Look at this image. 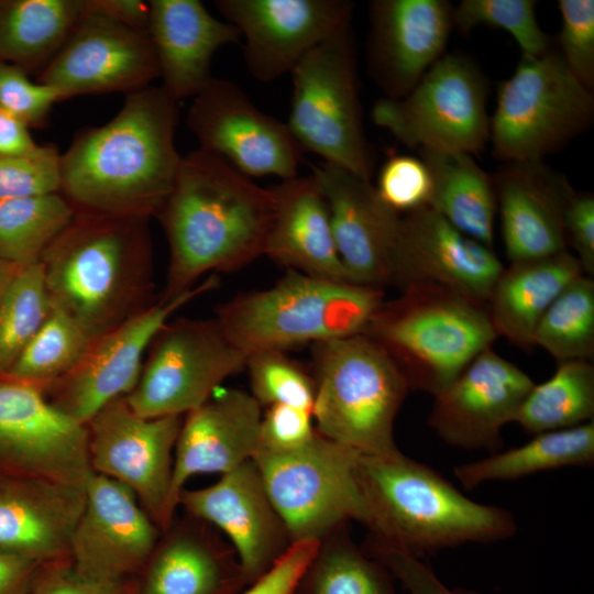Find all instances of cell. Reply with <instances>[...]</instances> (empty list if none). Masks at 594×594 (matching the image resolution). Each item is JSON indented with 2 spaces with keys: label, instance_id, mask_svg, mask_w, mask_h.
<instances>
[{
  "label": "cell",
  "instance_id": "10",
  "mask_svg": "<svg viewBox=\"0 0 594 594\" xmlns=\"http://www.w3.org/2000/svg\"><path fill=\"white\" fill-rule=\"evenodd\" d=\"M360 452L317 431L302 447L257 449L255 463L293 542L320 541L351 520L370 526L358 472Z\"/></svg>",
  "mask_w": 594,
  "mask_h": 594
},
{
  "label": "cell",
  "instance_id": "30",
  "mask_svg": "<svg viewBox=\"0 0 594 594\" xmlns=\"http://www.w3.org/2000/svg\"><path fill=\"white\" fill-rule=\"evenodd\" d=\"M167 530L136 594H241L249 586L231 546L190 525Z\"/></svg>",
  "mask_w": 594,
  "mask_h": 594
},
{
  "label": "cell",
  "instance_id": "22",
  "mask_svg": "<svg viewBox=\"0 0 594 594\" xmlns=\"http://www.w3.org/2000/svg\"><path fill=\"white\" fill-rule=\"evenodd\" d=\"M534 385L517 365L486 349L433 396L428 425L452 447L498 452L503 427L514 421Z\"/></svg>",
  "mask_w": 594,
  "mask_h": 594
},
{
  "label": "cell",
  "instance_id": "55",
  "mask_svg": "<svg viewBox=\"0 0 594 594\" xmlns=\"http://www.w3.org/2000/svg\"><path fill=\"white\" fill-rule=\"evenodd\" d=\"M18 268V266L0 260V296Z\"/></svg>",
  "mask_w": 594,
  "mask_h": 594
},
{
  "label": "cell",
  "instance_id": "49",
  "mask_svg": "<svg viewBox=\"0 0 594 594\" xmlns=\"http://www.w3.org/2000/svg\"><path fill=\"white\" fill-rule=\"evenodd\" d=\"M132 581L107 583L78 574L66 560L46 563L26 594H136Z\"/></svg>",
  "mask_w": 594,
  "mask_h": 594
},
{
  "label": "cell",
  "instance_id": "23",
  "mask_svg": "<svg viewBox=\"0 0 594 594\" xmlns=\"http://www.w3.org/2000/svg\"><path fill=\"white\" fill-rule=\"evenodd\" d=\"M447 0H374L367 63L385 97H405L443 55L453 25Z\"/></svg>",
  "mask_w": 594,
  "mask_h": 594
},
{
  "label": "cell",
  "instance_id": "13",
  "mask_svg": "<svg viewBox=\"0 0 594 594\" xmlns=\"http://www.w3.org/2000/svg\"><path fill=\"white\" fill-rule=\"evenodd\" d=\"M182 422L183 416L142 417L123 396L86 425L92 471L128 486L162 531L175 515L170 488Z\"/></svg>",
  "mask_w": 594,
  "mask_h": 594
},
{
  "label": "cell",
  "instance_id": "41",
  "mask_svg": "<svg viewBox=\"0 0 594 594\" xmlns=\"http://www.w3.org/2000/svg\"><path fill=\"white\" fill-rule=\"evenodd\" d=\"M534 0H462L453 11V25L468 34L487 25L508 32L521 50V56L538 57L550 48V37L540 28Z\"/></svg>",
  "mask_w": 594,
  "mask_h": 594
},
{
  "label": "cell",
  "instance_id": "51",
  "mask_svg": "<svg viewBox=\"0 0 594 594\" xmlns=\"http://www.w3.org/2000/svg\"><path fill=\"white\" fill-rule=\"evenodd\" d=\"M568 248L572 246L583 273L594 275V196L574 193L564 219Z\"/></svg>",
  "mask_w": 594,
  "mask_h": 594
},
{
  "label": "cell",
  "instance_id": "24",
  "mask_svg": "<svg viewBox=\"0 0 594 594\" xmlns=\"http://www.w3.org/2000/svg\"><path fill=\"white\" fill-rule=\"evenodd\" d=\"M311 175L324 195L349 282L381 289L389 286L402 216L380 198L371 179L328 163L315 166Z\"/></svg>",
  "mask_w": 594,
  "mask_h": 594
},
{
  "label": "cell",
  "instance_id": "50",
  "mask_svg": "<svg viewBox=\"0 0 594 594\" xmlns=\"http://www.w3.org/2000/svg\"><path fill=\"white\" fill-rule=\"evenodd\" d=\"M318 544V540L293 543L268 572L249 585L241 594H294Z\"/></svg>",
  "mask_w": 594,
  "mask_h": 594
},
{
  "label": "cell",
  "instance_id": "37",
  "mask_svg": "<svg viewBox=\"0 0 594 594\" xmlns=\"http://www.w3.org/2000/svg\"><path fill=\"white\" fill-rule=\"evenodd\" d=\"M74 215L61 193L0 200V260L18 267L40 263Z\"/></svg>",
  "mask_w": 594,
  "mask_h": 594
},
{
  "label": "cell",
  "instance_id": "5",
  "mask_svg": "<svg viewBox=\"0 0 594 594\" xmlns=\"http://www.w3.org/2000/svg\"><path fill=\"white\" fill-rule=\"evenodd\" d=\"M362 333L391 356L409 388L432 396L498 338L485 305L426 284L384 300Z\"/></svg>",
  "mask_w": 594,
  "mask_h": 594
},
{
  "label": "cell",
  "instance_id": "28",
  "mask_svg": "<svg viewBox=\"0 0 594 594\" xmlns=\"http://www.w3.org/2000/svg\"><path fill=\"white\" fill-rule=\"evenodd\" d=\"M147 32L163 89L177 102L194 98L208 81L211 61L223 45L239 43L233 24L216 19L199 0H151Z\"/></svg>",
  "mask_w": 594,
  "mask_h": 594
},
{
  "label": "cell",
  "instance_id": "44",
  "mask_svg": "<svg viewBox=\"0 0 594 594\" xmlns=\"http://www.w3.org/2000/svg\"><path fill=\"white\" fill-rule=\"evenodd\" d=\"M374 187L391 209L404 216L429 207L432 182L422 160L396 154L384 162Z\"/></svg>",
  "mask_w": 594,
  "mask_h": 594
},
{
  "label": "cell",
  "instance_id": "25",
  "mask_svg": "<svg viewBox=\"0 0 594 594\" xmlns=\"http://www.w3.org/2000/svg\"><path fill=\"white\" fill-rule=\"evenodd\" d=\"M501 232L510 262L568 250L565 211L574 190L543 161L508 162L493 174Z\"/></svg>",
  "mask_w": 594,
  "mask_h": 594
},
{
  "label": "cell",
  "instance_id": "17",
  "mask_svg": "<svg viewBox=\"0 0 594 594\" xmlns=\"http://www.w3.org/2000/svg\"><path fill=\"white\" fill-rule=\"evenodd\" d=\"M156 78L158 63L147 31L84 11L37 81L63 101L81 95H128Z\"/></svg>",
  "mask_w": 594,
  "mask_h": 594
},
{
  "label": "cell",
  "instance_id": "39",
  "mask_svg": "<svg viewBox=\"0 0 594 594\" xmlns=\"http://www.w3.org/2000/svg\"><path fill=\"white\" fill-rule=\"evenodd\" d=\"M90 342L73 318L53 306L6 376L33 384L45 394L79 363Z\"/></svg>",
  "mask_w": 594,
  "mask_h": 594
},
{
  "label": "cell",
  "instance_id": "42",
  "mask_svg": "<svg viewBox=\"0 0 594 594\" xmlns=\"http://www.w3.org/2000/svg\"><path fill=\"white\" fill-rule=\"evenodd\" d=\"M251 395L263 407L288 405L312 411L315 384L305 372L280 350H261L248 355Z\"/></svg>",
  "mask_w": 594,
  "mask_h": 594
},
{
  "label": "cell",
  "instance_id": "9",
  "mask_svg": "<svg viewBox=\"0 0 594 594\" xmlns=\"http://www.w3.org/2000/svg\"><path fill=\"white\" fill-rule=\"evenodd\" d=\"M290 74L286 124L301 150L371 179L373 158L363 127L351 23L309 51Z\"/></svg>",
  "mask_w": 594,
  "mask_h": 594
},
{
  "label": "cell",
  "instance_id": "36",
  "mask_svg": "<svg viewBox=\"0 0 594 594\" xmlns=\"http://www.w3.org/2000/svg\"><path fill=\"white\" fill-rule=\"evenodd\" d=\"M294 594H395L391 573L358 547L348 525L319 541Z\"/></svg>",
  "mask_w": 594,
  "mask_h": 594
},
{
  "label": "cell",
  "instance_id": "47",
  "mask_svg": "<svg viewBox=\"0 0 594 594\" xmlns=\"http://www.w3.org/2000/svg\"><path fill=\"white\" fill-rule=\"evenodd\" d=\"M312 414L288 405H272L262 415L258 449L287 452L306 444L315 435Z\"/></svg>",
  "mask_w": 594,
  "mask_h": 594
},
{
  "label": "cell",
  "instance_id": "46",
  "mask_svg": "<svg viewBox=\"0 0 594 594\" xmlns=\"http://www.w3.org/2000/svg\"><path fill=\"white\" fill-rule=\"evenodd\" d=\"M58 101V96L51 87L33 81L25 69L0 62V110L29 128H42Z\"/></svg>",
  "mask_w": 594,
  "mask_h": 594
},
{
  "label": "cell",
  "instance_id": "4",
  "mask_svg": "<svg viewBox=\"0 0 594 594\" xmlns=\"http://www.w3.org/2000/svg\"><path fill=\"white\" fill-rule=\"evenodd\" d=\"M358 472L370 512V536L420 558L465 543L512 537L513 514L474 502L430 466L399 450L358 455Z\"/></svg>",
  "mask_w": 594,
  "mask_h": 594
},
{
  "label": "cell",
  "instance_id": "38",
  "mask_svg": "<svg viewBox=\"0 0 594 594\" xmlns=\"http://www.w3.org/2000/svg\"><path fill=\"white\" fill-rule=\"evenodd\" d=\"M532 344L557 363L594 356V280L585 274L573 279L540 318Z\"/></svg>",
  "mask_w": 594,
  "mask_h": 594
},
{
  "label": "cell",
  "instance_id": "45",
  "mask_svg": "<svg viewBox=\"0 0 594 594\" xmlns=\"http://www.w3.org/2000/svg\"><path fill=\"white\" fill-rule=\"evenodd\" d=\"M560 56L569 70L594 91V1L559 0Z\"/></svg>",
  "mask_w": 594,
  "mask_h": 594
},
{
  "label": "cell",
  "instance_id": "2",
  "mask_svg": "<svg viewBox=\"0 0 594 594\" xmlns=\"http://www.w3.org/2000/svg\"><path fill=\"white\" fill-rule=\"evenodd\" d=\"M275 196L201 148L182 157L173 188L155 216L169 261L160 300H170L211 272H232L264 255Z\"/></svg>",
  "mask_w": 594,
  "mask_h": 594
},
{
  "label": "cell",
  "instance_id": "31",
  "mask_svg": "<svg viewBox=\"0 0 594 594\" xmlns=\"http://www.w3.org/2000/svg\"><path fill=\"white\" fill-rule=\"evenodd\" d=\"M582 274L578 258L569 250L510 262L497 277L486 302L497 337L521 349L532 348L534 332L544 311Z\"/></svg>",
  "mask_w": 594,
  "mask_h": 594
},
{
  "label": "cell",
  "instance_id": "7",
  "mask_svg": "<svg viewBox=\"0 0 594 594\" xmlns=\"http://www.w3.org/2000/svg\"><path fill=\"white\" fill-rule=\"evenodd\" d=\"M311 358L317 431L362 454L396 452L394 424L410 388L391 356L359 333L312 344Z\"/></svg>",
  "mask_w": 594,
  "mask_h": 594
},
{
  "label": "cell",
  "instance_id": "53",
  "mask_svg": "<svg viewBox=\"0 0 594 594\" xmlns=\"http://www.w3.org/2000/svg\"><path fill=\"white\" fill-rule=\"evenodd\" d=\"M44 564L0 553V594H26Z\"/></svg>",
  "mask_w": 594,
  "mask_h": 594
},
{
  "label": "cell",
  "instance_id": "6",
  "mask_svg": "<svg viewBox=\"0 0 594 594\" xmlns=\"http://www.w3.org/2000/svg\"><path fill=\"white\" fill-rule=\"evenodd\" d=\"M383 289L289 271L272 287L220 305L217 321L246 355L362 333Z\"/></svg>",
  "mask_w": 594,
  "mask_h": 594
},
{
  "label": "cell",
  "instance_id": "8",
  "mask_svg": "<svg viewBox=\"0 0 594 594\" xmlns=\"http://www.w3.org/2000/svg\"><path fill=\"white\" fill-rule=\"evenodd\" d=\"M594 95L569 70L559 52L521 56L497 90L490 136L505 163L543 161L590 129Z\"/></svg>",
  "mask_w": 594,
  "mask_h": 594
},
{
  "label": "cell",
  "instance_id": "54",
  "mask_svg": "<svg viewBox=\"0 0 594 594\" xmlns=\"http://www.w3.org/2000/svg\"><path fill=\"white\" fill-rule=\"evenodd\" d=\"M29 129L15 117L0 110V156L35 151L40 145L33 140Z\"/></svg>",
  "mask_w": 594,
  "mask_h": 594
},
{
  "label": "cell",
  "instance_id": "40",
  "mask_svg": "<svg viewBox=\"0 0 594 594\" xmlns=\"http://www.w3.org/2000/svg\"><path fill=\"white\" fill-rule=\"evenodd\" d=\"M52 307L41 263L19 267L0 296V376L18 360Z\"/></svg>",
  "mask_w": 594,
  "mask_h": 594
},
{
  "label": "cell",
  "instance_id": "27",
  "mask_svg": "<svg viewBox=\"0 0 594 594\" xmlns=\"http://www.w3.org/2000/svg\"><path fill=\"white\" fill-rule=\"evenodd\" d=\"M85 486L38 479H0V553L42 564L69 559Z\"/></svg>",
  "mask_w": 594,
  "mask_h": 594
},
{
  "label": "cell",
  "instance_id": "18",
  "mask_svg": "<svg viewBox=\"0 0 594 594\" xmlns=\"http://www.w3.org/2000/svg\"><path fill=\"white\" fill-rule=\"evenodd\" d=\"M160 531L128 486L92 472L85 485L69 561L87 579L125 582L143 571L158 544Z\"/></svg>",
  "mask_w": 594,
  "mask_h": 594
},
{
  "label": "cell",
  "instance_id": "48",
  "mask_svg": "<svg viewBox=\"0 0 594 594\" xmlns=\"http://www.w3.org/2000/svg\"><path fill=\"white\" fill-rule=\"evenodd\" d=\"M362 548L398 579L409 594H459L447 587L420 558L371 536Z\"/></svg>",
  "mask_w": 594,
  "mask_h": 594
},
{
  "label": "cell",
  "instance_id": "20",
  "mask_svg": "<svg viewBox=\"0 0 594 594\" xmlns=\"http://www.w3.org/2000/svg\"><path fill=\"white\" fill-rule=\"evenodd\" d=\"M216 8L244 37L246 67L264 82L290 73L353 13L345 0H218Z\"/></svg>",
  "mask_w": 594,
  "mask_h": 594
},
{
  "label": "cell",
  "instance_id": "12",
  "mask_svg": "<svg viewBox=\"0 0 594 594\" xmlns=\"http://www.w3.org/2000/svg\"><path fill=\"white\" fill-rule=\"evenodd\" d=\"M248 355L217 319H169L148 346L139 381L125 396L140 416H183L204 405Z\"/></svg>",
  "mask_w": 594,
  "mask_h": 594
},
{
  "label": "cell",
  "instance_id": "32",
  "mask_svg": "<svg viewBox=\"0 0 594 594\" xmlns=\"http://www.w3.org/2000/svg\"><path fill=\"white\" fill-rule=\"evenodd\" d=\"M421 152L432 182L428 208L493 249L497 215L493 174L482 169L468 153Z\"/></svg>",
  "mask_w": 594,
  "mask_h": 594
},
{
  "label": "cell",
  "instance_id": "19",
  "mask_svg": "<svg viewBox=\"0 0 594 594\" xmlns=\"http://www.w3.org/2000/svg\"><path fill=\"white\" fill-rule=\"evenodd\" d=\"M504 266L492 248L424 208L402 216L389 286L437 285L485 305Z\"/></svg>",
  "mask_w": 594,
  "mask_h": 594
},
{
  "label": "cell",
  "instance_id": "33",
  "mask_svg": "<svg viewBox=\"0 0 594 594\" xmlns=\"http://www.w3.org/2000/svg\"><path fill=\"white\" fill-rule=\"evenodd\" d=\"M82 13L84 0H0V62L42 72Z\"/></svg>",
  "mask_w": 594,
  "mask_h": 594
},
{
  "label": "cell",
  "instance_id": "15",
  "mask_svg": "<svg viewBox=\"0 0 594 594\" xmlns=\"http://www.w3.org/2000/svg\"><path fill=\"white\" fill-rule=\"evenodd\" d=\"M217 286V277L210 275L191 289L170 300L156 301L91 340L79 363L45 392L47 399L57 409L86 426L110 402L133 391L146 350L172 316Z\"/></svg>",
  "mask_w": 594,
  "mask_h": 594
},
{
  "label": "cell",
  "instance_id": "11",
  "mask_svg": "<svg viewBox=\"0 0 594 594\" xmlns=\"http://www.w3.org/2000/svg\"><path fill=\"white\" fill-rule=\"evenodd\" d=\"M488 85L475 62L443 54L403 98H381L373 122L410 148L480 152L490 136Z\"/></svg>",
  "mask_w": 594,
  "mask_h": 594
},
{
  "label": "cell",
  "instance_id": "35",
  "mask_svg": "<svg viewBox=\"0 0 594 594\" xmlns=\"http://www.w3.org/2000/svg\"><path fill=\"white\" fill-rule=\"evenodd\" d=\"M594 366L588 360L558 363L553 375L535 384L519 406L514 421L538 435L593 421Z\"/></svg>",
  "mask_w": 594,
  "mask_h": 594
},
{
  "label": "cell",
  "instance_id": "26",
  "mask_svg": "<svg viewBox=\"0 0 594 594\" xmlns=\"http://www.w3.org/2000/svg\"><path fill=\"white\" fill-rule=\"evenodd\" d=\"M262 415V406L251 393L237 388H218L204 405L185 415L174 451V513L188 479L205 473L222 475L254 458Z\"/></svg>",
  "mask_w": 594,
  "mask_h": 594
},
{
  "label": "cell",
  "instance_id": "29",
  "mask_svg": "<svg viewBox=\"0 0 594 594\" xmlns=\"http://www.w3.org/2000/svg\"><path fill=\"white\" fill-rule=\"evenodd\" d=\"M275 210L264 255L305 275L349 282L323 193L312 175L272 187Z\"/></svg>",
  "mask_w": 594,
  "mask_h": 594
},
{
  "label": "cell",
  "instance_id": "52",
  "mask_svg": "<svg viewBox=\"0 0 594 594\" xmlns=\"http://www.w3.org/2000/svg\"><path fill=\"white\" fill-rule=\"evenodd\" d=\"M84 11L98 13L128 26L148 28L150 4L141 0H84Z\"/></svg>",
  "mask_w": 594,
  "mask_h": 594
},
{
  "label": "cell",
  "instance_id": "43",
  "mask_svg": "<svg viewBox=\"0 0 594 594\" xmlns=\"http://www.w3.org/2000/svg\"><path fill=\"white\" fill-rule=\"evenodd\" d=\"M61 191V154L52 145L0 156V200Z\"/></svg>",
  "mask_w": 594,
  "mask_h": 594
},
{
  "label": "cell",
  "instance_id": "16",
  "mask_svg": "<svg viewBox=\"0 0 594 594\" xmlns=\"http://www.w3.org/2000/svg\"><path fill=\"white\" fill-rule=\"evenodd\" d=\"M186 121L199 148L250 178L298 176L302 150L287 124L256 108L230 80L212 77L193 98Z\"/></svg>",
  "mask_w": 594,
  "mask_h": 594
},
{
  "label": "cell",
  "instance_id": "21",
  "mask_svg": "<svg viewBox=\"0 0 594 594\" xmlns=\"http://www.w3.org/2000/svg\"><path fill=\"white\" fill-rule=\"evenodd\" d=\"M179 505L229 538L248 585L268 572L294 543L252 460L210 486L184 488Z\"/></svg>",
  "mask_w": 594,
  "mask_h": 594
},
{
  "label": "cell",
  "instance_id": "3",
  "mask_svg": "<svg viewBox=\"0 0 594 594\" xmlns=\"http://www.w3.org/2000/svg\"><path fill=\"white\" fill-rule=\"evenodd\" d=\"M148 220L75 209L41 257L52 305L91 340L155 304Z\"/></svg>",
  "mask_w": 594,
  "mask_h": 594
},
{
  "label": "cell",
  "instance_id": "14",
  "mask_svg": "<svg viewBox=\"0 0 594 594\" xmlns=\"http://www.w3.org/2000/svg\"><path fill=\"white\" fill-rule=\"evenodd\" d=\"M88 430L30 383L0 376V479L85 486L92 474Z\"/></svg>",
  "mask_w": 594,
  "mask_h": 594
},
{
  "label": "cell",
  "instance_id": "34",
  "mask_svg": "<svg viewBox=\"0 0 594 594\" xmlns=\"http://www.w3.org/2000/svg\"><path fill=\"white\" fill-rule=\"evenodd\" d=\"M594 463V421L535 435L529 442L457 465L455 477L471 490L490 481L517 480L537 472Z\"/></svg>",
  "mask_w": 594,
  "mask_h": 594
},
{
  "label": "cell",
  "instance_id": "1",
  "mask_svg": "<svg viewBox=\"0 0 594 594\" xmlns=\"http://www.w3.org/2000/svg\"><path fill=\"white\" fill-rule=\"evenodd\" d=\"M177 122V101L162 86L125 95L110 121L81 130L61 154L59 193L77 210L155 217L183 157Z\"/></svg>",
  "mask_w": 594,
  "mask_h": 594
}]
</instances>
